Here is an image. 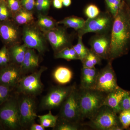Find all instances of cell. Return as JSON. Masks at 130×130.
Masks as SVG:
<instances>
[{
	"mask_svg": "<svg viewBox=\"0 0 130 130\" xmlns=\"http://www.w3.org/2000/svg\"><path fill=\"white\" fill-rule=\"evenodd\" d=\"M74 85L57 86L51 89L43 98L41 106L44 109H54L62 105L72 90Z\"/></svg>",
	"mask_w": 130,
	"mask_h": 130,
	"instance_id": "obj_10",
	"label": "cell"
},
{
	"mask_svg": "<svg viewBox=\"0 0 130 130\" xmlns=\"http://www.w3.org/2000/svg\"><path fill=\"white\" fill-rule=\"evenodd\" d=\"M119 114V120L123 129H128L130 126V109L122 110Z\"/></svg>",
	"mask_w": 130,
	"mask_h": 130,
	"instance_id": "obj_29",
	"label": "cell"
},
{
	"mask_svg": "<svg viewBox=\"0 0 130 130\" xmlns=\"http://www.w3.org/2000/svg\"><path fill=\"white\" fill-rule=\"evenodd\" d=\"M63 6L66 7L70 6L71 4V0H62Z\"/></svg>",
	"mask_w": 130,
	"mask_h": 130,
	"instance_id": "obj_41",
	"label": "cell"
},
{
	"mask_svg": "<svg viewBox=\"0 0 130 130\" xmlns=\"http://www.w3.org/2000/svg\"><path fill=\"white\" fill-rule=\"evenodd\" d=\"M16 24L11 20L0 22V38L8 48L19 44L20 34Z\"/></svg>",
	"mask_w": 130,
	"mask_h": 130,
	"instance_id": "obj_12",
	"label": "cell"
},
{
	"mask_svg": "<svg viewBox=\"0 0 130 130\" xmlns=\"http://www.w3.org/2000/svg\"><path fill=\"white\" fill-rule=\"evenodd\" d=\"M128 92V91L125 90L119 87L107 94L103 105L111 108L116 113H119L121 111L120 103L123 98Z\"/></svg>",
	"mask_w": 130,
	"mask_h": 130,
	"instance_id": "obj_16",
	"label": "cell"
},
{
	"mask_svg": "<svg viewBox=\"0 0 130 130\" xmlns=\"http://www.w3.org/2000/svg\"><path fill=\"white\" fill-rule=\"evenodd\" d=\"M53 4L54 7L60 9L63 7L62 0H53Z\"/></svg>",
	"mask_w": 130,
	"mask_h": 130,
	"instance_id": "obj_39",
	"label": "cell"
},
{
	"mask_svg": "<svg viewBox=\"0 0 130 130\" xmlns=\"http://www.w3.org/2000/svg\"><path fill=\"white\" fill-rule=\"evenodd\" d=\"M106 94L95 89H79V103L81 120L91 119L103 105Z\"/></svg>",
	"mask_w": 130,
	"mask_h": 130,
	"instance_id": "obj_2",
	"label": "cell"
},
{
	"mask_svg": "<svg viewBox=\"0 0 130 130\" xmlns=\"http://www.w3.org/2000/svg\"><path fill=\"white\" fill-rule=\"evenodd\" d=\"M10 61L8 48L5 45L0 50V66H5Z\"/></svg>",
	"mask_w": 130,
	"mask_h": 130,
	"instance_id": "obj_31",
	"label": "cell"
},
{
	"mask_svg": "<svg viewBox=\"0 0 130 130\" xmlns=\"http://www.w3.org/2000/svg\"><path fill=\"white\" fill-rule=\"evenodd\" d=\"M112 61L109 60L106 66L99 71L95 88V89L106 94L119 87Z\"/></svg>",
	"mask_w": 130,
	"mask_h": 130,
	"instance_id": "obj_8",
	"label": "cell"
},
{
	"mask_svg": "<svg viewBox=\"0 0 130 130\" xmlns=\"http://www.w3.org/2000/svg\"><path fill=\"white\" fill-rule=\"evenodd\" d=\"M18 104L21 126L26 127L31 125L38 117L35 100L31 96L24 95L19 101Z\"/></svg>",
	"mask_w": 130,
	"mask_h": 130,
	"instance_id": "obj_11",
	"label": "cell"
},
{
	"mask_svg": "<svg viewBox=\"0 0 130 130\" xmlns=\"http://www.w3.org/2000/svg\"><path fill=\"white\" fill-rule=\"evenodd\" d=\"M41 125L44 128H54L56 126L58 122L59 116L54 115L51 111L48 113L43 115L38 116Z\"/></svg>",
	"mask_w": 130,
	"mask_h": 130,
	"instance_id": "obj_23",
	"label": "cell"
},
{
	"mask_svg": "<svg viewBox=\"0 0 130 130\" xmlns=\"http://www.w3.org/2000/svg\"><path fill=\"white\" fill-rule=\"evenodd\" d=\"M53 0H36L35 8L40 13L48 11L50 8Z\"/></svg>",
	"mask_w": 130,
	"mask_h": 130,
	"instance_id": "obj_30",
	"label": "cell"
},
{
	"mask_svg": "<svg viewBox=\"0 0 130 130\" xmlns=\"http://www.w3.org/2000/svg\"><path fill=\"white\" fill-rule=\"evenodd\" d=\"M82 37H78V41L76 44L73 46L78 56L79 60L83 62L85 58L88 53L89 50L84 45L82 41Z\"/></svg>",
	"mask_w": 130,
	"mask_h": 130,
	"instance_id": "obj_27",
	"label": "cell"
},
{
	"mask_svg": "<svg viewBox=\"0 0 130 130\" xmlns=\"http://www.w3.org/2000/svg\"><path fill=\"white\" fill-rule=\"evenodd\" d=\"M80 127L79 123L58 119L56 126L53 128L57 130H78Z\"/></svg>",
	"mask_w": 130,
	"mask_h": 130,
	"instance_id": "obj_26",
	"label": "cell"
},
{
	"mask_svg": "<svg viewBox=\"0 0 130 130\" xmlns=\"http://www.w3.org/2000/svg\"><path fill=\"white\" fill-rule=\"evenodd\" d=\"M73 72L70 68L60 66L56 68L53 73V77L58 83L64 85L69 83L73 77Z\"/></svg>",
	"mask_w": 130,
	"mask_h": 130,
	"instance_id": "obj_19",
	"label": "cell"
},
{
	"mask_svg": "<svg viewBox=\"0 0 130 130\" xmlns=\"http://www.w3.org/2000/svg\"><path fill=\"white\" fill-rule=\"evenodd\" d=\"M120 108L121 111L130 109V91H129L123 98L120 103Z\"/></svg>",
	"mask_w": 130,
	"mask_h": 130,
	"instance_id": "obj_37",
	"label": "cell"
},
{
	"mask_svg": "<svg viewBox=\"0 0 130 130\" xmlns=\"http://www.w3.org/2000/svg\"><path fill=\"white\" fill-rule=\"evenodd\" d=\"M38 56L33 59L24 58L23 63L20 66L22 73L31 71L38 66Z\"/></svg>",
	"mask_w": 130,
	"mask_h": 130,
	"instance_id": "obj_25",
	"label": "cell"
},
{
	"mask_svg": "<svg viewBox=\"0 0 130 130\" xmlns=\"http://www.w3.org/2000/svg\"><path fill=\"white\" fill-rule=\"evenodd\" d=\"M12 19L16 24L26 25L33 21L34 18L31 12L26 10L22 7L19 11L13 14Z\"/></svg>",
	"mask_w": 130,
	"mask_h": 130,
	"instance_id": "obj_20",
	"label": "cell"
},
{
	"mask_svg": "<svg viewBox=\"0 0 130 130\" xmlns=\"http://www.w3.org/2000/svg\"><path fill=\"white\" fill-rule=\"evenodd\" d=\"M0 108V122L3 127L16 130L21 126L18 102L8 99Z\"/></svg>",
	"mask_w": 130,
	"mask_h": 130,
	"instance_id": "obj_5",
	"label": "cell"
},
{
	"mask_svg": "<svg viewBox=\"0 0 130 130\" xmlns=\"http://www.w3.org/2000/svg\"><path fill=\"white\" fill-rule=\"evenodd\" d=\"M113 20V18L107 13H100L94 18H88L83 28L78 30V36L83 37L89 32L106 34L111 30Z\"/></svg>",
	"mask_w": 130,
	"mask_h": 130,
	"instance_id": "obj_6",
	"label": "cell"
},
{
	"mask_svg": "<svg viewBox=\"0 0 130 130\" xmlns=\"http://www.w3.org/2000/svg\"><path fill=\"white\" fill-rule=\"evenodd\" d=\"M28 47L24 44H18L8 48L10 61L20 66L23 63Z\"/></svg>",
	"mask_w": 130,
	"mask_h": 130,
	"instance_id": "obj_18",
	"label": "cell"
},
{
	"mask_svg": "<svg viewBox=\"0 0 130 130\" xmlns=\"http://www.w3.org/2000/svg\"><path fill=\"white\" fill-rule=\"evenodd\" d=\"M128 7L130 8V0H123Z\"/></svg>",
	"mask_w": 130,
	"mask_h": 130,
	"instance_id": "obj_43",
	"label": "cell"
},
{
	"mask_svg": "<svg viewBox=\"0 0 130 130\" xmlns=\"http://www.w3.org/2000/svg\"><path fill=\"white\" fill-rule=\"evenodd\" d=\"M57 22L49 16L40 13L38 17L37 27L45 33L56 28Z\"/></svg>",
	"mask_w": 130,
	"mask_h": 130,
	"instance_id": "obj_21",
	"label": "cell"
},
{
	"mask_svg": "<svg viewBox=\"0 0 130 130\" xmlns=\"http://www.w3.org/2000/svg\"><path fill=\"white\" fill-rule=\"evenodd\" d=\"M44 34L46 39L49 42L55 53L69 47L70 38L63 28L56 27Z\"/></svg>",
	"mask_w": 130,
	"mask_h": 130,
	"instance_id": "obj_15",
	"label": "cell"
},
{
	"mask_svg": "<svg viewBox=\"0 0 130 130\" xmlns=\"http://www.w3.org/2000/svg\"><path fill=\"white\" fill-rule=\"evenodd\" d=\"M55 57L56 59H63L68 61L72 60L70 48L69 47H66L55 53Z\"/></svg>",
	"mask_w": 130,
	"mask_h": 130,
	"instance_id": "obj_34",
	"label": "cell"
},
{
	"mask_svg": "<svg viewBox=\"0 0 130 130\" xmlns=\"http://www.w3.org/2000/svg\"><path fill=\"white\" fill-rule=\"evenodd\" d=\"M125 5L126 12H127V14H128V18H129V20L130 22V8L128 7L126 4H125Z\"/></svg>",
	"mask_w": 130,
	"mask_h": 130,
	"instance_id": "obj_42",
	"label": "cell"
},
{
	"mask_svg": "<svg viewBox=\"0 0 130 130\" xmlns=\"http://www.w3.org/2000/svg\"><path fill=\"white\" fill-rule=\"evenodd\" d=\"M111 30L109 60L112 61L126 54L130 50V22L123 0L118 14L113 18Z\"/></svg>",
	"mask_w": 130,
	"mask_h": 130,
	"instance_id": "obj_1",
	"label": "cell"
},
{
	"mask_svg": "<svg viewBox=\"0 0 130 130\" xmlns=\"http://www.w3.org/2000/svg\"><path fill=\"white\" fill-rule=\"evenodd\" d=\"M5 2L13 14L22 8L20 0H6Z\"/></svg>",
	"mask_w": 130,
	"mask_h": 130,
	"instance_id": "obj_35",
	"label": "cell"
},
{
	"mask_svg": "<svg viewBox=\"0 0 130 130\" xmlns=\"http://www.w3.org/2000/svg\"></svg>",
	"mask_w": 130,
	"mask_h": 130,
	"instance_id": "obj_46",
	"label": "cell"
},
{
	"mask_svg": "<svg viewBox=\"0 0 130 130\" xmlns=\"http://www.w3.org/2000/svg\"><path fill=\"white\" fill-rule=\"evenodd\" d=\"M22 7L31 12L35 8L36 0H20Z\"/></svg>",
	"mask_w": 130,
	"mask_h": 130,
	"instance_id": "obj_36",
	"label": "cell"
},
{
	"mask_svg": "<svg viewBox=\"0 0 130 130\" xmlns=\"http://www.w3.org/2000/svg\"><path fill=\"white\" fill-rule=\"evenodd\" d=\"M13 14L5 1L0 2V22L12 18Z\"/></svg>",
	"mask_w": 130,
	"mask_h": 130,
	"instance_id": "obj_28",
	"label": "cell"
},
{
	"mask_svg": "<svg viewBox=\"0 0 130 130\" xmlns=\"http://www.w3.org/2000/svg\"><path fill=\"white\" fill-rule=\"evenodd\" d=\"M85 20L82 18L76 16H70L57 22V24H62L68 28H73L75 30H79L83 28Z\"/></svg>",
	"mask_w": 130,
	"mask_h": 130,
	"instance_id": "obj_22",
	"label": "cell"
},
{
	"mask_svg": "<svg viewBox=\"0 0 130 130\" xmlns=\"http://www.w3.org/2000/svg\"><path fill=\"white\" fill-rule=\"evenodd\" d=\"M110 37L106 34H98L90 40L91 50L101 59L109 60Z\"/></svg>",
	"mask_w": 130,
	"mask_h": 130,
	"instance_id": "obj_14",
	"label": "cell"
},
{
	"mask_svg": "<svg viewBox=\"0 0 130 130\" xmlns=\"http://www.w3.org/2000/svg\"><path fill=\"white\" fill-rule=\"evenodd\" d=\"M45 128L42 125L33 123L31 125L30 130H44Z\"/></svg>",
	"mask_w": 130,
	"mask_h": 130,
	"instance_id": "obj_40",
	"label": "cell"
},
{
	"mask_svg": "<svg viewBox=\"0 0 130 130\" xmlns=\"http://www.w3.org/2000/svg\"><path fill=\"white\" fill-rule=\"evenodd\" d=\"M5 1H6V0H0V2H1Z\"/></svg>",
	"mask_w": 130,
	"mask_h": 130,
	"instance_id": "obj_45",
	"label": "cell"
},
{
	"mask_svg": "<svg viewBox=\"0 0 130 130\" xmlns=\"http://www.w3.org/2000/svg\"><path fill=\"white\" fill-rule=\"evenodd\" d=\"M123 0H105L106 3L108 7L112 5H121L123 2Z\"/></svg>",
	"mask_w": 130,
	"mask_h": 130,
	"instance_id": "obj_38",
	"label": "cell"
},
{
	"mask_svg": "<svg viewBox=\"0 0 130 130\" xmlns=\"http://www.w3.org/2000/svg\"><path fill=\"white\" fill-rule=\"evenodd\" d=\"M20 66L13 63L1 67L0 69V84L14 88L18 85L21 79Z\"/></svg>",
	"mask_w": 130,
	"mask_h": 130,
	"instance_id": "obj_13",
	"label": "cell"
},
{
	"mask_svg": "<svg viewBox=\"0 0 130 130\" xmlns=\"http://www.w3.org/2000/svg\"><path fill=\"white\" fill-rule=\"evenodd\" d=\"M37 26L26 25L24 27L23 40L28 48L37 50L41 53L46 50V37Z\"/></svg>",
	"mask_w": 130,
	"mask_h": 130,
	"instance_id": "obj_9",
	"label": "cell"
},
{
	"mask_svg": "<svg viewBox=\"0 0 130 130\" xmlns=\"http://www.w3.org/2000/svg\"><path fill=\"white\" fill-rule=\"evenodd\" d=\"M99 71L95 67H83L81 69L79 88L95 89Z\"/></svg>",
	"mask_w": 130,
	"mask_h": 130,
	"instance_id": "obj_17",
	"label": "cell"
},
{
	"mask_svg": "<svg viewBox=\"0 0 130 130\" xmlns=\"http://www.w3.org/2000/svg\"><path fill=\"white\" fill-rule=\"evenodd\" d=\"M85 14L88 19H92L98 16L100 13V9L94 5H90L87 7L85 10Z\"/></svg>",
	"mask_w": 130,
	"mask_h": 130,
	"instance_id": "obj_33",
	"label": "cell"
},
{
	"mask_svg": "<svg viewBox=\"0 0 130 130\" xmlns=\"http://www.w3.org/2000/svg\"><path fill=\"white\" fill-rule=\"evenodd\" d=\"M46 69V68L43 67L30 75L22 77L17 86L18 92L24 95L31 96L41 93L43 85L41 81V76Z\"/></svg>",
	"mask_w": 130,
	"mask_h": 130,
	"instance_id": "obj_7",
	"label": "cell"
},
{
	"mask_svg": "<svg viewBox=\"0 0 130 130\" xmlns=\"http://www.w3.org/2000/svg\"><path fill=\"white\" fill-rule=\"evenodd\" d=\"M11 88L9 86L0 84V106L9 99Z\"/></svg>",
	"mask_w": 130,
	"mask_h": 130,
	"instance_id": "obj_32",
	"label": "cell"
},
{
	"mask_svg": "<svg viewBox=\"0 0 130 130\" xmlns=\"http://www.w3.org/2000/svg\"><path fill=\"white\" fill-rule=\"evenodd\" d=\"M117 114L111 108L103 105L91 119L88 125L96 130H123Z\"/></svg>",
	"mask_w": 130,
	"mask_h": 130,
	"instance_id": "obj_3",
	"label": "cell"
},
{
	"mask_svg": "<svg viewBox=\"0 0 130 130\" xmlns=\"http://www.w3.org/2000/svg\"><path fill=\"white\" fill-rule=\"evenodd\" d=\"M59 119L79 123L81 121L79 103V89L74 85L72 90L62 104Z\"/></svg>",
	"mask_w": 130,
	"mask_h": 130,
	"instance_id": "obj_4",
	"label": "cell"
},
{
	"mask_svg": "<svg viewBox=\"0 0 130 130\" xmlns=\"http://www.w3.org/2000/svg\"><path fill=\"white\" fill-rule=\"evenodd\" d=\"M3 129H4V127H3L2 123L0 122V130Z\"/></svg>",
	"mask_w": 130,
	"mask_h": 130,
	"instance_id": "obj_44",
	"label": "cell"
},
{
	"mask_svg": "<svg viewBox=\"0 0 130 130\" xmlns=\"http://www.w3.org/2000/svg\"><path fill=\"white\" fill-rule=\"evenodd\" d=\"M102 59L91 50H89L88 53L85 58L83 62V67L92 68H94L95 65L99 64L101 63Z\"/></svg>",
	"mask_w": 130,
	"mask_h": 130,
	"instance_id": "obj_24",
	"label": "cell"
}]
</instances>
